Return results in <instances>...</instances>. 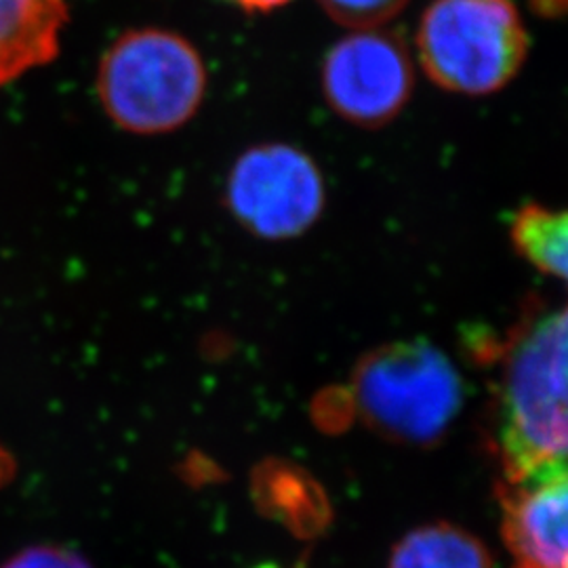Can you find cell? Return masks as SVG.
<instances>
[{
  "label": "cell",
  "instance_id": "1",
  "mask_svg": "<svg viewBox=\"0 0 568 568\" xmlns=\"http://www.w3.org/2000/svg\"><path fill=\"white\" fill-rule=\"evenodd\" d=\"M499 349L495 445L504 483L567 471V310L528 302Z\"/></svg>",
  "mask_w": 568,
  "mask_h": 568
},
{
  "label": "cell",
  "instance_id": "2",
  "mask_svg": "<svg viewBox=\"0 0 568 568\" xmlns=\"http://www.w3.org/2000/svg\"><path fill=\"white\" fill-rule=\"evenodd\" d=\"M98 93L105 114L122 131L163 135L199 112L206 68L182 34L161 28L131 30L105 51Z\"/></svg>",
  "mask_w": 568,
  "mask_h": 568
},
{
  "label": "cell",
  "instance_id": "3",
  "mask_svg": "<svg viewBox=\"0 0 568 568\" xmlns=\"http://www.w3.org/2000/svg\"><path fill=\"white\" fill-rule=\"evenodd\" d=\"M527 51V28L511 0H434L417 30L427 79L467 98L508 87Z\"/></svg>",
  "mask_w": 568,
  "mask_h": 568
},
{
  "label": "cell",
  "instance_id": "4",
  "mask_svg": "<svg viewBox=\"0 0 568 568\" xmlns=\"http://www.w3.org/2000/svg\"><path fill=\"white\" fill-rule=\"evenodd\" d=\"M354 394L375 426L417 440L447 427L462 403V379L438 347L398 342L358 363Z\"/></svg>",
  "mask_w": 568,
  "mask_h": 568
},
{
  "label": "cell",
  "instance_id": "5",
  "mask_svg": "<svg viewBox=\"0 0 568 568\" xmlns=\"http://www.w3.org/2000/svg\"><path fill=\"white\" fill-rule=\"evenodd\" d=\"M232 217L257 239L291 241L325 211V178L304 150L286 143L248 148L225 183Z\"/></svg>",
  "mask_w": 568,
  "mask_h": 568
},
{
  "label": "cell",
  "instance_id": "6",
  "mask_svg": "<svg viewBox=\"0 0 568 568\" xmlns=\"http://www.w3.org/2000/svg\"><path fill=\"white\" fill-rule=\"evenodd\" d=\"M321 84L326 103L339 119L379 129L405 110L415 72L400 37L368 28L349 32L328 49Z\"/></svg>",
  "mask_w": 568,
  "mask_h": 568
},
{
  "label": "cell",
  "instance_id": "7",
  "mask_svg": "<svg viewBox=\"0 0 568 568\" xmlns=\"http://www.w3.org/2000/svg\"><path fill=\"white\" fill-rule=\"evenodd\" d=\"M568 474L501 487V532L511 568H567Z\"/></svg>",
  "mask_w": 568,
  "mask_h": 568
},
{
  "label": "cell",
  "instance_id": "8",
  "mask_svg": "<svg viewBox=\"0 0 568 568\" xmlns=\"http://www.w3.org/2000/svg\"><path fill=\"white\" fill-rule=\"evenodd\" d=\"M63 0H0V89L58 55Z\"/></svg>",
  "mask_w": 568,
  "mask_h": 568
},
{
  "label": "cell",
  "instance_id": "9",
  "mask_svg": "<svg viewBox=\"0 0 568 568\" xmlns=\"http://www.w3.org/2000/svg\"><path fill=\"white\" fill-rule=\"evenodd\" d=\"M509 239L516 253L560 283L567 281L568 225L565 211H554L539 203H528L514 215Z\"/></svg>",
  "mask_w": 568,
  "mask_h": 568
},
{
  "label": "cell",
  "instance_id": "10",
  "mask_svg": "<svg viewBox=\"0 0 568 568\" xmlns=\"http://www.w3.org/2000/svg\"><path fill=\"white\" fill-rule=\"evenodd\" d=\"M389 568H490V560L485 548L464 530L427 527L400 541Z\"/></svg>",
  "mask_w": 568,
  "mask_h": 568
},
{
  "label": "cell",
  "instance_id": "11",
  "mask_svg": "<svg viewBox=\"0 0 568 568\" xmlns=\"http://www.w3.org/2000/svg\"><path fill=\"white\" fill-rule=\"evenodd\" d=\"M326 16L345 28L368 30L394 20L408 0H318Z\"/></svg>",
  "mask_w": 568,
  "mask_h": 568
},
{
  "label": "cell",
  "instance_id": "12",
  "mask_svg": "<svg viewBox=\"0 0 568 568\" xmlns=\"http://www.w3.org/2000/svg\"><path fill=\"white\" fill-rule=\"evenodd\" d=\"M0 568H89L79 556L63 549H28Z\"/></svg>",
  "mask_w": 568,
  "mask_h": 568
},
{
  "label": "cell",
  "instance_id": "13",
  "mask_svg": "<svg viewBox=\"0 0 568 568\" xmlns=\"http://www.w3.org/2000/svg\"><path fill=\"white\" fill-rule=\"evenodd\" d=\"M230 2L239 4L241 9L248 11V13H270L274 9H281L291 0H230Z\"/></svg>",
  "mask_w": 568,
  "mask_h": 568
},
{
  "label": "cell",
  "instance_id": "14",
  "mask_svg": "<svg viewBox=\"0 0 568 568\" xmlns=\"http://www.w3.org/2000/svg\"><path fill=\"white\" fill-rule=\"evenodd\" d=\"M567 0H532V9L544 18H556L565 11Z\"/></svg>",
  "mask_w": 568,
  "mask_h": 568
},
{
  "label": "cell",
  "instance_id": "15",
  "mask_svg": "<svg viewBox=\"0 0 568 568\" xmlns=\"http://www.w3.org/2000/svg\"><path fill=\"white\" fill-rule=\"evenodd\" d=\"M13 469H16V466H13L11 455H9L4 448L0 447V487L11 480Z\"/></svg>",
  "mask_w": 568,
  "mask_h": 568
}]
</instances>
